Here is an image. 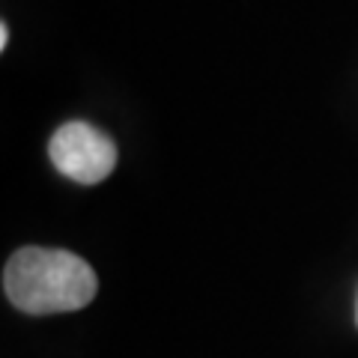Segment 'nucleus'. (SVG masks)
Instances as JSON below:
<instances>
[{
	"instance_id": "f257e3e1",
	"label": "nucleus",
	"mask_w": 358,
	"mask_h": 358,
	"mask_svg": "<svg viewBox=\"0 0 358 358\" xmlns=\"http://www.w3.org/2000/svg\"><path fill=\"white\" fill-rule=\"evenodd\" d=\"M96 289L93 266L63 248H21L3 268L6 299L33 317L81 310L96 299Z\"/></svg>"
},
{
	"instance_id": "f03ea898",
	"label": "nucleus",
	"mask_w": 358,
	"mask_h": 358,
	"mask_svg": "<svg viewBox=\"0 0 358 358\" xmlns=\"http://www.w3.org/2000/svg\"><path fill=\"white\" fill-rule=\"evenodd\" d=\"M48 155L57 173L78 185H99L117 167V143L84 120L63 122L51 134Z\"/></svg>"
},
{
	"instance_id": "7ed1b4c3",
	"label": "nucleus",
	"mask_w": 358,
	"mask_h": 358,
	"mask_svg": "<svg viewBox=\"0 0 358 358\" xmlns=\"http://www.w3.org/2000/svg\"><path fill=\"white\" fill-rule=\"evenodd\" d=\"M6 42H9V27L3 24L0 27V48H6Z\"/></svg>"
},
{
	"instance_id": "20e7f679",
	"label": "nucleus",
	"mask_w": 358,
	"mask_h": 358,
	"mask_svg": "<svg viewBox=\"0 0 358 358\" xmlns=\"http://www.w3.org/2000/svg\"><path fill=\"white\" fill-rule=\"evenodd\" d=\"M355 322H358V308H355Z\"/></svg>"
}]
</instances>
